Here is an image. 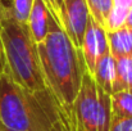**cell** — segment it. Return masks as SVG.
Masks as SVG:
<instances>
[{
  "label": "cell",
  "mask_w": 132,
  "mask_h": 131,
  "mask_svg": "<svg viewBox=\"0 0 132 131\" xmlns=\"http://www.w3.org/2000/svg\"><path fill=\"white\" fill-rule=\"evenodd\" d=\"M125 26H127V27L132 28V6H131V9H130V12H128V14H127V17H126Z\"/></svg>",
  "instance_id": "cell-18"
},
{
  "label": "cell",
  "mask_w": 132,
  "mask_h": 131,
  "mask_svg": "<svg viewBox=\"0 0 132 131\" xmlns=\"http://www.w3.org/2000/svg\"><path fill=\"white\" fill-rule=\"evenodd\" d=\"M51 18L53 14L50 13L44 0H35L27 21V28L36 45L40 44L47 36Z\"/></svg>",
  "instance_id": "cell-7"
},
{
  "label": "cell",
  "mask_w": 132,
  "mask_h": 131,
  "mask_svg": "<svg viewBox=\"0 0 132 131\" xmlns=\"http://www.w3.org/2000/svg\"><path fill=\"white\" fill-rule=\"evenodd\" d=\"M64 117L49 89L28 90L4 70L0 75V127L6 131H53ZM65 122V121H64Z\"/></svg>",
  "instance_id": "cell-2"
},
{
  "label": "cell",
  "mask_w": 132,
  "mask_h": 131,
  "mask_svg": "<svg viewBox=\"0 0 132 131\" xmlns=\"http://www.w3.org/2000/svg\"><path fill=\"white\" fill-rule=\"evenodd\" d=\"M5 68V62H4V57H3V50H1V44H0V75L4 72Z\"/></svg>",
  "instance_id": "cell-19"
},
{
  "label": "cell",
  "mask_w": 132,
  "mask_h": 131,
  "mask_svg": "<svg viewBox=\"0 0 132 131\" xmlns=\"http://www.w3.org/2000/svg\"><path fill=\"white\" fill-rule=\"evenodd\" d=\"M112 118H130L132 117V93L131 91H116L110 95Z\"/></svg>",
  "instance_id": "cell-10"
},
{
  "label": "cell",
  "mask_w": 132,
  "mask_h": 131,
  "mask_svg": "<svg viewBox=\"0 0 132 131\" xmlns=\"http://www.w3.org/2000/svg\"><path fill=\"white\" fill-rule=\"evenodd\" d=\"M88 18L86 0H62L59 23L71 41L78 49L81 48Z\"/></svg>",
  "instance_id": "cell-5"
},
{
  "label": "cell",
  "mask_w": 132,
  "mask_h": 131,
  "mask_svg": "<svg viewBox=\"0 0 132 131\" xmlns=\"http://www.w3.org/2000/svg\"><path fill=\"white\" fill-rule=\"evenodd\" d=\"M50 10V13L53 14V17L59 22L60 19V10H62V0H44Z\"/></svg>",
  "instance_id": "cell-16"
},
{
  "label": "cell",
  "mask_w": 132,
  "mask_h": 131,
  "mask_svg": "<svg viewBox=\"0 0 132 131\" xmlns=\"http://www.w3.org/2000/svg\"><path fill=\"white\" fill-rule=\"evenodd\" d=\"M131 6L132 0H113V10L108 22L106 31H112L125 26V21Z\"/></svg>",
  "instance_id": "cell-13"
},
{
  "label": "cell",
  "mask_w": 132,
  "mask_h": 131,
  "mask_svg": "<svg viewBox=\"0 0 132 131\" xmlns=\"http://www.w3.org/2000/svg\"><path fill=\"white\" fill-rule=\"evenodd\" d=\"M37 53L46 87L56 99L67 124L87 71L81 50L53 17L47 36L37 44Z\"/></svg>",
  "instance_id": "cell-1"
},
{
  "label": "cell",
  "mask_w": 132,
  "mask_h": 131,
  "mask_svg": "<svg viewBox=\"0 0 132 131\" xmlns=\"http://www.w3.org/2000/svg\"><path fill=\"white\" fill-rule=\"evenodd\" d=\"M34 1L35 0H9L8 6H9L12 14L14 16V18L18 22L27 25Z\"/></svg>",
  "instance_id": "cell-14"
},
{
  "label": "cell",
  "mask_w": 132,
  "mask_h": 131,
  "mask_svg": "<svg viewBox=\"0 0 132 131\" xmlns=\"http://www.w3.org/2000/svg\"><path fill=\"white\" fill-rule=\"evenodd\" d=\"M0 131H6V130H4V129L0 127ZM53 131H68V129H67V124H65L64 121H62V122H60V124H59V125H58Z\"/></svg>",
  "instance_id": "cell-17"
},
{
  "label": "cell",
  "mask_w": 132,
  "mask_h": 131,
  "mask_svg": "<svg viewBox=\"0 0 132 131\" xmlns=\"http://www.w3.org/2000/svg\"><path fill=\"white\" fill-rule=\"evenodd\" d=\"M92 77L96 82L97 87H100L106 94L112 95L114 93V85H116V58L109 53H106L104 57H101L94 71Z\"/></svg>",
  "instance_id": "cell-8"
},
{
  "label": "cell",
  "mask_w": 132,
  "mask_h": 131,
  "mask_svg": "<svg viewBox=\"0 0 132 131\" xmlns=\"http://www.w3.org/2000/svg\"><path fill=\"white\" fill-rule=\"evenodd\" d=\"M109 51L116 58H132V28L122 26L119 28L106 31Z\"/></svg>",
  "instance_id": "cell-9"
},
{
  "label": "cell",
  "mask_w": 132,
  "mask_h": 131,
  "mask_svg": "<svg viewBox=\"0 0 132 131\" xmlns=\"http://www.w3.org/2000/svg\"><path fill=\"white\" fill-rule=\"evenodd\" d=\"M110 131H132V117L113 120Z\"/></svg>",
  "instance_id": "cell-15"
},
{
  "label": "cell",
  "mask_w": 132,
  "mask_h": 131,
  "mask_svg": "<svg viewBox=\"0 0 132 131\" xmlns=\"http://www.w3.org/2000/svg\"><path fill=\"white\" fill-rule=\"evenodd\" d=\"M110 95L97 87L92 75L86 71L78 95L75 100L68 131H110Z\"/></svg>",
  "instance_id": "cell-4"
},
{
  "label": "cell",
  "mask_w": 132,
  "mask_h": 131,
  "mask_svg": "<svg viewBox=\"0 0 132 131\" xmlns=\"http://www.w3.org/2000/svg\"><path fill=\"white\" fill-rule=\"evenodd\" d=\"M131 91L132 93V58L116 59V91Z\"/></svg>",
  "instance_id": "cell-12"
},
{
  "label": "cell",
  "mask_w": 132,
  "mask_h": 131,
  "mask_svg": "<svg viewBox=\"0 0 132 131\" xmlns=\"http://www.w3.org/2000/svg\"><path fill=\"white\" fill-rule=\"evenodd\" d=\"M86 6L90 18L106 30L113 10V0H86Z\"/></svg>",
  "instance_id": "cell-11"
},
{
  "label": "cell",
  "mask_w": 132,
  "mask_h": 131,
  "mask_svg": "<svg viewBox=\"0 0 132 131\" xmlns=\"http://www.w3.org/2000/svg\"><path fill=\"white\" fill-rule=\"evenodd\" d=\"M0 44L5 71L21 86L28 90L47 89L45 84L37 45L32 40L27 25L18 22L8 4L0 0Z\"/></svg>",
  "instance_id": "cell-3"
},
{
  "label": "cell",
  "mask_w": 132,
  "mask_h": 131,
  "mask_svg": "<svg viewBox=\"0 0 132 131\" xmlns=\"http://www.w3.org/2000/svg\"><path fill=\"white\" fill-rule=\"evenodd\" d=\"M81 54L86 68L90 73H92L97 60L109 53V44L106 37V30L99 26L95 21L88 18L85 34L81 43Z\"/></svg>",
  "instance_id": "cell-6"
}]
</instances>
